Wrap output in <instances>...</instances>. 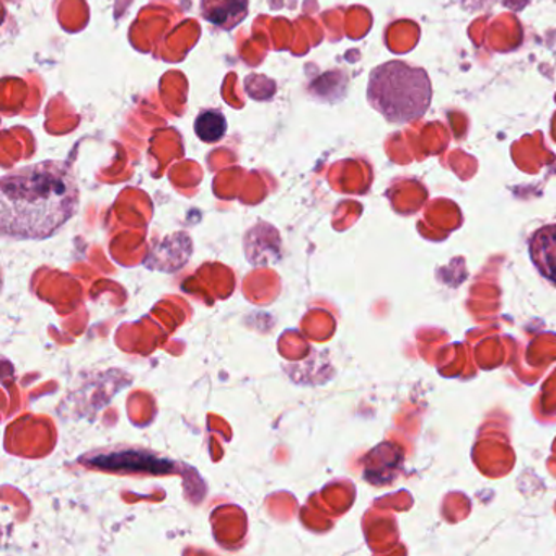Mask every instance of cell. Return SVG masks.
<instances>
[{
	"mask_svg": "<svg viewBox=\"0 0 556 556\" xmlns=\"http://www.w3.org/2000/svg\"><path fill=\"white\" fill-rule=\"evenodd\" d=\"M79 207V187L66 162H40L5 175L0 185L4 236L41 240L56 233Z\"/></svg>",
	"mask_w": 556,
	"mask_h": 556,
	"instance_id": "obj_1",
	"label": "cell"
},
{
	"mask_svg": "<svg viewBox=\"0 0 556 556\" xmlns=\"http://www.w3.org/2000/svg\"><path fill=\"white\" fill-rule=\"evenodd\" d=\"M367 96L370 105L389 122L408 123L428 112L432 89L425 71L393 61L370 74Z\"/></svg>",
	"mask_w": 556,
	"mask_h": 556,
	"instance_id": "obj_2",
	"label": "cell"
},
{
	"mask_svg": "<svg viewBox=\"0 0 556 556\" xmlns=\"http://www.w3.org/2000/svg\"><path fill=\"white\" fill-rule=\"evenodd\" d=\"M201 14L210 24L232 30L249 15V0H201Z\"/></svg>",
	"mask_w": 556,
	"mask_h": 556,
	"instance_id": "obj_3",
	"label": "cell"
},
{
	"mask_svg": "<svg viewBox=\"0 0 556 556\" xmlns=\"http://www.w3.org/2000/svg\"><path fill=\"white\" fill-rule=\"evenodd\" d=\"M530 256L539 271L556 285V224L542 227L533 233Z\"/></svg>",
	"mask_w": 556,
	"mask_h": 556,
	"instance_id": "obj_4",
	"label": "cell"
},
{
	"mask_svg": "<svg viewBox=\"0 0 556 556\" xmlns=\"http://www.w3.org/2000/svg\"><path fill=\"white\" fill-rule=\"evenodd\" d=\"M194 131H197L198 138L201 141L214 142L220 141L227 132V119L223 113L217 110H207V112L201 113L194 123Z\"/></svg>",
	"mask_w": 556,
	"mask_h": 556,
	"instance_id": "obj_5",
	"label": "cell"
}]
</instances>
